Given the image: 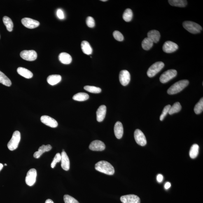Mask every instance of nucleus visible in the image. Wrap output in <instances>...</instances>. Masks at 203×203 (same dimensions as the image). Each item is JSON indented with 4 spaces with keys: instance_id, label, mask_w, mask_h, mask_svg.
Listing matches in <instances>:
<instances>
[{
    "instance_id": "obj_42",
    "label": "nucleus",
    "mask_w": 203,
    "mask_h": 203,
    "mask_svg": "<svg viewBox=\"0 0 203 203\" xmlns=\"http://www.w3.org/2000/svg\"><path fill=\"white\" fill-rule=\"evenodd\" d=\"M171 187V183H169V182H167V183H166L165 184V185H164V187H165V189H169V188H170Z\"/></svg>"
},
{
    "instance_id": "obj_32",
    "label": "nucleus",
    "mask_w": 203,
    "mask_h": 203,
    "mask_svg": "<svg viewBox=\"0 0 203 203\" xmlns=\"http://www.w3.org/2000/svg\"><path fill=\"white\" fill-rule=\"evenodd\" d=\"M133 13L132 10L129 8H127L125 10L123 15V18L125 21L130 22L132 19Z\"/></svg>"
},
{
    "instance_id": "obj_17",
    "label": "nucleus",
    "mask_w": 203,
    "mask_h": 203,
    "mask_svg": "<svg viewBox=\"0 0 203 203\" xmlns=\"http://www.w3.org/2000/svg\"><path fill=\"white\" fill-rule=\"evenodd\" d=\"M106 107L105 105L100 106L96 111L97 120L98 122H102L106 117Z\"/></svg>"
},
{
    "instance_id": "obj_40",
    "label": "nucleus",
    "mask_w": 203,
    "mask_h": 203,
    "mask_svg": "<svg viewBox=\"0 0 203 203\" xmlns=\"http://www.w3.org/2000/svg\"><path fill=\"white\" fill-rule=\"evenodd\" d=\"M57 15L59 19H63L64 18V14L62 10H58L57 12Z\"/></svg>"
},
{
    "instance_id": "obj_35",
    "label": "nucleus",
    "mask_w": 203,
    "mask_h": 203,
    "mask_svg": "<svg viewBox=\"0 0 203 203\" xmlns=\"http://www.w3.org/2000/svg\"><path fill=\"white\" fill-rule=\"evenodd\" d=\"M65 203H80L74 197L69 195H65L64 197Z\"/></svg>"
},
{
    "instance_id": "obj_9",
    "label": "nucleus",
    "mask_w": 203,
    "mask_h": 203,
    "mask_svg": "<svg viewBox=\"0 0 203 203\" xmlns=\"http://www.w3.org/2000/svg\"><path fill=\"white\" fill-rule=\"evenodd\" d=\"M134 138L136 143L140 146H145L147 143L146 138L143 133L139 129H136L135 131Z\"/></svg>"
},
{
    "instance_id": "obj_33",
    "label": "nucleus",
    "mask_w": 203,
    "mask_h": 203,
    "mask_svg": "<svg viewBox=\"0 0 203 203\" xmlns=\"http://www.w3.org/2000/svg\"><path fill=\"white\" fill-rule=\"evenodd\" d=\"M203 110V99L201 98L200 101L195 105L194 111L196 114H199L202 112Z\"/></svg>"
},
{
    "instance_id": "obj_43",
    "label": "nucleus",
    "mask_w": 203,
    "mask_h": 203,
    "mask_svg": "<svg viewBox=\"0 0 203 203\" xmlns=\"http://www.w3.org/2000/svg\"><path fill=\"white\" fill-rule=\"evenodd\" d=\"M45 203H54V202L52 200H51V199H48L45 201Z\"/></svg>"
},
{
    "instance_id": "obj_3",
    "label": "nucleus",
    "mask_w": 203,
    "mask_h": 203,
    "mask_svg": "<svg viewBox=\"0 0 203 203\" xmlns=\"http://www.w3.org/2000/svg\"><path fill=\"white\" fill-rule=\"evenodd\" d=\"M183 25V27L185 29L193 34L200 33L202 30V27L199 24L189 21L184 22Z\"/></svg>"
},
{
    "instance_id": "obj_23",
    "label": "nucleus",
    "mask_w": 203,
    "mask_h": 203,
    "mask_svg": "<svg viewBox=\"0 0 203 203\" xmlns=\"http://www.w3.org/2000/svg\"><path fill=\"white\" fill-rule=\"evenodd\" d=\"M17 72L18 74L24 77L27 79L32 78L33 73L29 70L22 67H19L17 69Z\"/></svg>"
},
{
    "instance_id": "obj_11",
    "label": "nucleus",
    "mask_w": 203,
    "mask_h": 203,
    "mask_svg": "<svg viewBox=\"0 0 203 203\" xmlns=\"http://www.w3.org/2000/svg\"><path fill=\"white\" fill-rule=\"evenodd\" d=\"M119 78L120 83L122 85H127L128 84L130 81V73L127 70H123L120 73Z\"/></svg>"
},
{
    "instance_id": "obj_37",
    "label": "nucleus",
    "mask_w": 203,
    "mask_h": 203,
    "mask_svg": "<svg viewBox=\"0 0 203 203\" xmlns=\"http://www.w3.org/2000/svg\"><path fill=\"white\" fill-rule=\"evenodd\" d=\"M113 36L117 41H122L124 40V37L121 33L118 31H115L113 33Z\"/></svg>"
},
{
    "instance_id": "obj_46",
    "label": "nucleus",
    "mask_w": 203,
    "mask_h": 203,
    "mask_svg": "<svg viewBox=\"0 0 203 203\" xmlns=\"http://www.w3.org/2000/svg\"><path fill=\"white\" fill-rule=\"evenodd\" d=\"M5 166H7V164H5Z\"/></svg>"
},
{
    "instance_id": "obj_6",
    "label": "nucleus",
    "mask_w": 203,
    "mask_h": 203,
    "mask_svg": "<svg viewBox=\"0 0 203 203\" xmlns=\"http://www.w3.org/2000/svg\"><path fill=\"white\" fill-rule=\"evenodd\" d=\"M177 74V72L175 70H167L161 75L160 78V81L162 83H167L170 80L175 78Z\"/></svg>"
},
{
    "instance_id": "obj_20",
    "label": "nucleus",
    "mask_w": 203,
    "mask_h": 203,
    "mask_svg": "<svg viewBox=\"0 0 203 203\" xmlns=\"http://www.w3.org/2000/svg\"><path fill=\"white\" fill-rule=\"evenodd\" d=\"M148 37L154 43H157L160 40V34L158 31L156 30L150 31L147 34Z\"/></svg>"
},
{
    "instance_id": "obj_36",
    "label": "nucleus",
    "mask_w": 203,
    "mask_h": 203,
    "mask_svg": "<svg viewBox=\"0 0 203 203\" xmlns=\"http://www.w3.org/2000/svg\"><path fill=\"white\" fill-rule=\"evenodd\" d=\"M171 107V106L170 105H167V106L164 107L162 114L160 115V119L161 121H162L164 120L166 115L169 113L170 109Z\"/></svg>"
},
{
    "instance_id": "obj_25",
    "label": "nucleus",
    "mask_w": 203,
    "mask_h": 203,
    "mask_svg": "<svg viewBox=\"0 0 203 203\" xmlns=\"http://www.w3.org/2000/svg\"><path fill=\"white\" fill-rule=\"evenodd\" d=\"M168 2L171 6L184 7L187 4V1L184 0H169Z\"/></svg>"
},
{
    "instance_id": "obj_19",
    "label": "nucleus",
    "mask_w": 203,
    "mask_h": 203,
    "mask_svg": "<svg viewBox=\"0 0 203 203\" xmlns=\"http://www.w3.org/2000/svg\"><path fill=\"white\" fill-rule=\"evenodd\" d=\"M52 149V147L50 145H42L38 149V151L35 152L34 154L35 158H39L41 155L45 152L50 151Z\"/></svg>"
},
{
    "instance_id": "obj_18",
    "label": "nucleus",
    "mask_w": 203,
    "mask_h": 203,
    "mask_svg": "<svg viewBox=\"0 0 203 203\" xmlns=\"http://www.w3.org/2000/svg\"><path fill=\"white\" fill-rule=\"evenodd\" d=\"M115 135L118 139H121L123 134V126L121 122H117L114 127Z\"/></svg>"
},
{
    "instance_id": "obj_29",
    "label": "nucleus",
    "mask_w": 203,
    "mask_h": 203,
    "mask_svg": "<svg viewBox=\"0 0 203 203\" xmlns=\"http://www.w3.org/2000/svg\"><path fill=\"white\" fill-rule=\"evenodd\" d=\"M0 83L8 87L11 86L12 84L11 80L9 78L1 71H0Z\"/></svg>"
},
{
    "instance_id": "obj_1",
    "label": "nucleus",
    "mask_w": 203,
    "mask_h": 203,
    "mask_svg": "<svg viewBox=\"0 0 203 203\" xmlns=\"http://www.w3.org/2000/svg\"><path fill=\"white\" fill-rule=\"evenodd\" d=\"M95 169L96 170L101 173L110 175L114 174V168L109 162L105 161H101L97 162L95 164Z\"/></svg>"
},
{
    "instance_id": "obj_27",
    "label": "nucleus",
    "mask_w": 203,
    "mask_h": 203,
    "mask_svg": "<svg viewBox=\"0 0 203 203\" xmlns=\"http://www.w3.org/2000/svg\"><path fill=\"white\" fill-rule=\"evenodd\" d=\"M3 21L6 26L7 30L9 32H11L13 31L14 26L11 19L7 16H4L3 18Z\"/></svg>"
},
{
    "instance_id": "obj_16",
    "label": "nucleus",
    "mask_w": 203,
    "mask_h": 203,
    "mask_svg": "<svg viewBox=\"0 0 203 203\" xmlns=\"http://www.w3.org/2000/svg\"><path fill=\"white\" fill-rule=\"evenodd\" d=\"M61 166L63 169L66 171H69L70 169V163L69 157L65 151L61 153Z\"/></svg>"
},
{
    "instance_id": "obj_5",
    "label": "nucleus",
    "mask_w": 203,
    "mask_h": 203,
    "mask_svg": "<svg viewBox=\"0 0 203 203\" xmlns=\"http://www.w3.org/2000/svg\"><path fill=\"white\" fill-rule=\"evenodd\" d=\"M164 63L162 62H157L152 64L147 71V75L150 78L153 77L163 69Z\"/></svg>"
},
{
    "instance_id": "obj_15",
    "label": "nucleus",
    "mask_w": 203,
    "mask_h": 203,
    "mask_svg": "<svg viewBox=\"0 0 203 203\" xmlns=\"http://www.w3.org/2000/svg\"><path fill=\"white\" fill-rule=\"evenodd\" d=\"M120 201L123 203H140V199L138 196L129 195L122 196Z\"/></svg>"
},
{
    "instance_id": "obj_45",
    "label": "nucleus",
    "mask_w": 203,
    "mask_h": 203,
    "mask_svg": "<svg viewBox=\"0 0 203 203\" xmlns=\"http://www.w3.org/2000/svg\"><path fill=\"white\" fill-rule=\"evenodd\" d=\"M101 1H103V2H106V1H107V0H101Z\"/></svg>"
},
{
    "instance_id": "obj_30",
    "label": "nucleus",
    "mask_w": 203,
    "mask_h": 203,
    "mask_svg": "<svg viewBox=\"0 0 203 203\" xmlns=\"http://www.w3.org/2000/svg\"><path fill=\"white\" fill-rule=\"evenodd\" d=\"M199 145L195 144L192 145L189 152L190 156L192 159L195 158L197 156L199 153Z\"/></svg>"
},
{
    "instance_id": "obj_34",
    "label": "nucleus",
    "mask_w": 203,
    "mask_h": 203,
    "mask_svg": "<svg viewBox=\"0 0 203 203\" xmlns=\"http://www.w3.org/2000/svg\"><path fill=\"white\" fill-rule=\"evenodd\" d=\"M85 90L93 93H99L101 92V89L99 87L87 85L84 87Z\"/></svg>"
},
{
    "instance_id": "obj_13",
    "label": "nucleus",
    "mask_w": 203,
    "mask_h": 203,
    "mask_svg": "<svg viewBox=\"0 0 203 203\" xmlns=\"http://www.w3.org/2000/svg\"><path fill=\"white\" fill-rule=\"evenodd\" d=\"M89 148L93 151H101L105 149L106 145L102 141L96 140L90 143Z\"/></svg>"
},
{
    "instance_id": "obj_39",
    "label": "nucleus",
    "mask_w": 203,
    "mask_h": 203,
    "mask_svg": "<svg viewBox=\"0 0 203 203\" xmlns=\"http://www.w3.org/2000/svg\"><path fill=\"white\" fill-rule=\"evenodd\" d=\"M86 24L89 27L92 28L95 25V21L93 18L91 16H89L86 19Z\"/></svg>"
},
{
    "instance_id": "obj_41",
    "label": "nucleus",
    "mask_w": 203,
    "mask_h": 203,
    "mask_svg": "<svg viewBox=\"0 0 203 203\" xmlns=\"http://www.w3.org/2000/svg\"><path fill=\"white\" fill-rule=\"evenodd\" d=\"M163 179V176L162 175L159 174L157 176V180L159 183H161Z\"/></svg>"
},
{
    "instance_id": "obj_2",
    "label": "nucleus",
    "mask_w": 203,
    "mask_h": 203,
    "mask_svg": "<svg viewBox=\"0 0 203 203\" xmlns=\"http://www.w3.org/2000/svg\"><path fill=\"white\" fill-rule=\"evenodd\" d=\"M189 83V82L188 80H180L174 84L168 89L167 93L170 95H172L178 93L187 87Z\"/></svg>"
},
{
    "instance_id": "obj_44",
    "label": "nucleus",
    "mask_w": 203,
    "mask_h": 203,
    "mask_svg": "<svg viewBox=\"0 0 203 203\" xmlns=\"http://www.w3.org/2000/svg\"><path fill=\"white\" fill-rule=\"evenodd\" d=\"M3 167V165L2 164L0 163V171L2 170Z\"/></svg>"
},
{
    "instance_id": "obj_22",
    "label": "nucleus",
    "mask_w": 203,
    "mask_h": 203,
    "mask_svg": "<svg viewBox=\"0 0 203 203\" xmlns=\"http://www.w3.org/2000/svg\"><path fill=\"white\" fill-rule=\"evenodd\" d=\"M62 76L59 75H53L49 76L47 78L48 83L51 85L57 84L62 80Z\"/></svg>"
},
{
    "instance_id": "obj_14",
    "label": "nucleus",
    "mask_w": 203,
    "mask_h": 203,
    "mask_svg": "<svg viewBox=\"0 0 203 203\" xmlns=\"http://www.w3.org/2000/svg\"><path fill=\"white\" fill-rule=\"evenodd\" d=\"M42 123L50 127L55 128L57 127L58 123L56 120L48 115H43L40 118Z\"/></svg>"
},
{
    "instance_id": "obj_10",
    "label": "nucleus",
    "mask_w": 203,
    "mask_h": 203,
    "mask_svg": "<svg viewBox=\"0 0 203 203\" xmlns=\"http://www.w3.org/2000/svg\"><path fill=\"white\" fill-rule=\"evenodd\" d=\"M178 49V45L173 42L168 41L164 44L162 46L163 51L167 53H173Z\"/></svg>"
},
{
    "instance_id": "obj_12",
    "label": "nucleus",
    "mask_w": 203,
    "mask_h": 203,
    "mask_svg": "<svg viewBox=\"0 0 203 203\" xmlns=\"http://www.w3.org/2000/svg\"><path fill=\"white\" fill-rule=\"evenodd\" d=\"M22 24L26 28L29 29H34L38 27L40 23L37 20L29 18L22 19Z\"/></svg>"
},
{
    "instance_id": "obj_8",
    "label": "nucleus",
    "mask_w": 203,
    "mask_h": 203,
    "mask_svg": "<svg viewBox=\"0 0 203 203\" xmlns=\"http://www.w3.org/2000/svg\"><path fill=\"white\" fill-rule=\"evenodd\" d=\"M37 176V172L36 169H32L29 170L25 178V182L27 185L29 186L34 185L36 183Z\"/></svg>"
},
{
    "instance_id": "obj_28",
    "label": "nucleus",
    "mask_w": 203,
    "mask_h": 203,
    "mask_svg": "<svg viewBox=\"0 0 203 203\" xmlns=\"http://www.w3.org/2000/svg\"><path fill=\"white\" fill-rule=\"evenodd\" d=\"M153 42L148 37L145 38L141 43L142 48L146 50H149L153 46Z\"/></svg>"
},
{
    "instance_id": "obj_31",
    "label": "nucleus",
    "mask_w": 203,
    "mask_h": 203,
    "mask_svg": "<svg viewBox=\"0 0 203 203\" xmlns=\"http://www.w3.org/2000/svg\"><path fill=\"white\" fill-rule=\"evenodd\" d=\"M181 105L179 102L175 103L170 109L169 114L170 115H172L175 113L179 112L181 111Z\"/></svg>"
},
{
    "instance_id": "obj_24",
    "label": "nucleus",
    "mask_w": 203,
    "mask_h": 203,
    "mask_svg": "<svg viewBox=\"0 0 203 203\" xmlns=\"http://www.w3.org/2000/svg\"><path fill=\"white\" fill-rule=\"evenodd\" d=\"M81 47L82 51H83L84 54L88 55H90L92 54L93 49L90 43L88 41H82Z\"/></svg>"
},
{
    "instance_id": "obj_7",
    "label": "nucleus",
    "mask_w": 203,
    "mask_h": 203,
    "mask_svg": "<svg viewBox=\"0 0 203 203\" xmlns=\"http://www.w3.org/2000/svg\"><path fill=\"white\" fill-rule=\"evenodd\" d=\"M20 56L24 60L31 62L36 60L37 54L34 50H24L21 52Z\"/></svg>"
},
{
    "instance_id": "obj_47",
    "label": "nucleus",
    "mask_w": 203,
    "mask_h": 203,
    "mask_svg": "<svg viewBox=\"0 0 203 203\" xmlns=\"http://www.w3.org/2000/svg\"><path fill=\"white\" fill-rule=\"evenodd\" d=\"M63 151H64V149H63V151H62V152H63Z\"/></svg>"
},
{
    "instance_id": "obj_26",
    "label": "nucleus",
    "mask_w": 203,
    "mask_h": 203,
    "mask_svg": "<svg viewBox=\"0 0 203 203\" xmlns=\"http://www.w3.org/2000/svg\"><path fill=\"white\" fill-rule=\"evenodd\" d=\"M89 96L88 94L85 93H79L73 96V99L78 101H84L88 99Z\"/></svg>"
},
{
    "instance_id": "obj_4",
    "label": "nucleus",
    "mask_w": 203,
    "mask_h": 203,
    "mask_svg": "<svg viewBox=\"0 0 203 203\" xmlns=\"http://www.w3.org/2000/svg\"><path fill=\"white\" fill-rule=\"evenodd\" d=\"M21 138L20 133L18 131L13 133L12 137L7 144L8 149L11 151L16 149L18 146Z\"/></svg>"
},
{
    "instance_id": "obj_38",
    "label": "nucleus",
    "mask_w": 203,
    "mask_h": 203,
    "mask_svg": "<svg viewBox=\"0 0 203 203\" xmlns=\"http://www.w3.org/2000/svg\"><path fill=\"white\" fill-rule=\"evenodd\" d=\"M61 161V155L60 153H58L56 154L54 160L51 164V167L52 168H54L55 167L56 165L58 162H59Z\"/></svg>"
},
{
    "instance_id": "obj_21",
    "label": "nucleus",
    "mask_w": 203,
    "mask_h": 203,
    "mask_svg": "<svg viewBox=\"0 0 203 203\" xmlns=\"http://www.w3.org/2000/svg\"><path fill=\"white\" fill-rule=\"evenodd\" d=\"M58 58L59 61L63 64H69L72 62V58L71 55L66 52H62L60 54Z\"/></svg>"
}]
</instances>
